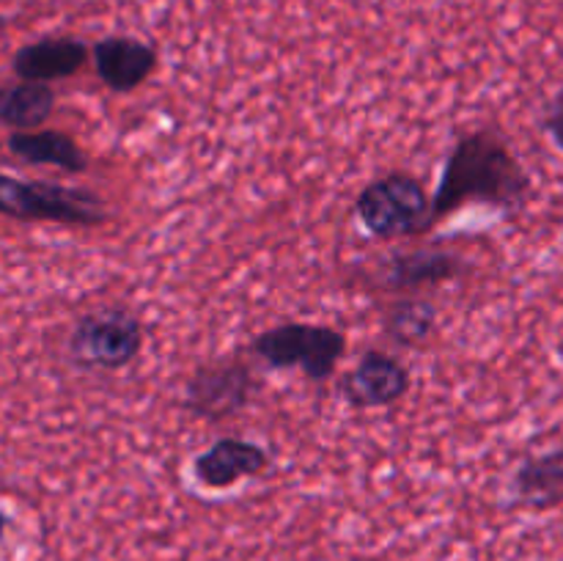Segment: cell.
Instances as JSON below:
<instances>
[{"mask_svg":"<svg viewBox=\"0 0 563 561\" xmlns=\"http://www.w3.org/2000/svg\"><path fill=\"white\" fill-rule=\"evenodd\" d=\"M533 196V179L511 143L493 127L467 132L445 154L443 174L432 196V220L451 218L471 204L517 215Z\"/></svg>","mask_w":563,"mask_h":561,"instance_id":"1","label":"cell"},{"mask_svg":"<svg viewBox=\"0 0 563 561\" xmlns=\"http://www.w3.org/2000/svg\"><path fill=\"white\" fill-rule=\"evenodd\" d=\"M355 215L363 229L377 240H405L434 229L432 196L423 182L407 170H390L368 182L357 193Z\"/></svg>","mask_w":563,"mask_h":561,"instance_id":"2","label":"cell"},{"mask_svg":"<svg viewBox=\"0 0 563 561\" xmlns=\"http://www.w3.org/2000/svg\"><path fill=\"white\" fill-rule=\"evenodd\" d=\"M251 352L269 369H297L311 383H324L346 355V336L330 324L284 322L262 330Z\"/></svg>","mask_w":563,"mask_h":561,"instance_id":"3","label":"cell"},{"mask_svg":"<svg viewBox=\"0 0 563 561\" xmlns=\"http://www.w3.org/2000/svg\"><path fill=\"white\" fill-rule=\"evenodd\" d=\"M0 215L91 229L108 220V207L93 190L0 174Z\"/></svg>","mask_w":563,"mask_h":561,"instance_id":"4","label":"cell"},{"mask_svg":"<svg viewBox=\"0 0 563 561\" xmlns=\"http://www.w3.org/2000/svg\"><path fill=\"white\" fill-rule=\"evenodd\" d=\"M143 341L146 333L141 317L124 306H108L77 319L66 341V352L80 369L119 372L141 355Z\"/></svg>","mask_w":563,"mask_h":561,"instance_id":"5","label":"cell"},{"mask_svg":"<svg viewBox=\"0 0 563 561\" xmlns=\"http://www.w3.org/2000/svg\"><path fill=\"white\" fill-rule=\"evenodd\" d=\"M262 388L251 363L240 355L214 358L192 369L181 407L201 421L218 424L240 416Z\"/></svg>","mask_w":563,"mask_h":561,"instance_id":"6","label":"cell"},{"mask_svg":"<svg viewBox=\"0 0 563 561\" xmlns=\"http://www.w3.org/2000/svg\"><path fill=\"white\" fill-rule=\"evenodd\" d=\"M412 377L399 358L383 350H366L361 361L341 377V396L352 410H379L405 399Z\"/></svg>","mask_w":563,"mask_h":561,"instance_id":"7","label":"cell"},{"mask_svg":"<svg viewBox=\"0 0 563 561\" xmlns=\"http://www.w3.org/2000/svg\"><path fill=\"white\" fill-rule=\"evenodd\" d=\"M465 273V256L445 248H416V251L390 253L379 262L377 280L388 292H418L443 286Z\"/></svg>","mask_w":563,"mask_h":561,"instance_id":"8","label":"cell"},{"mask_svg":"<svg viewBox=\"0 0 563 561\" xmlns=\"http://www.w3.org/2000/svg\"><path fill=\"white\" fill-rule=\"evenodd\" d=\"M91 55L99 80L113 94L137 91L159 66V53L154 44L124 33L99 38L91 47Z\"/></svg>","mask_w":563,"mask_h":561,"instance_id":"9","label":"cell"},{"mask_svg":"<svg viewBox=\"0 0 563 561\" xmlns=\"http://www.w3.org/2000/svg\"><path fill=\"white\" fill-rule=\"evenodd\" d=\"M273 460L264 446L245 438H218L192 460V476L207 490H231L245 479L269 471Z\"/></svg>","mask_w":563,"mask_h":561,"instance_id":"10","label":"cell"},{"mask_svg":"<svg viewBox=\"0 0 563 561\" xmlns=\"http://www.w3.org/2000/svg\"><path fill=\"white\" fill-rule=\"evenodd\" d=\"M563 504V446L528 454L509 479V506L550 512Z\"/></svg>","mask_w":563,"mask_h":561,"instance_id":"11","label":"cell"},{"mask_svg":"<svg viewBox=\"0 0 563 561\" xmlns=\"http://www.w3.org/2000/svg\"><path fill=\"white\" fill-rule=\"evenodd\" d=\"M91 47L77 36H44L38 42L22 44L14 53L11 69L20 80L55 82L77 75L86 66Z\"/></svg>","mask_w":563,"mask_h":561,"instance_id":"12","label":"cell"},{"mask_svg":"<svg viewBox=\"0 0 563 561\" xmlns=\"http://www.w3.org/2000/svg\"><path fill=\"white\" fill-rule=\"evenodd\" d=\"M9 152L27 165H55V168L66 170V174L88 170V157L80 148V143L58 130L11 132Z\"/></svg>","mask_w":563,"mask_h":561,"instance_id":"13","label":"cell"},{"mask_svg":"<svg viewBox=\"0 0 563 561\" xmlns=\"http://www.w3.org/2000/svg\"><path fill=\"white\" fill-rule=\"evenodd\" d=\"M55 91L47 82H3L0 86V124L14 132H33L53 116Z\"/></svg>","mask_w":563,"mask_h":561,"instance_id":"14","label":"cell"},{"mask_svg":"<svg viewBox=\"0 0 563 561\" xmlns=\"http://www.w3.org/2000/svg\"><path fill=\"white\" fill-rule=\"evenodd\" d=\"M440 311L427 297H401L388 302L383 314V330L399 346H421L438 330Z\"/></svg>","mask_w":563,"mask_h":561,"instance_id":"15","label":"cell"},{"mask_svg":"<svg viewBox=\"0 0 563 561\" xmlns=\"http://www.w3.org/2000/svg\"><path fill=\"white\" fill-rule=\"evenodd\" d=\"M542 124H544V132L550 135V141H553L563 152V88L555 91V97L550 99L548 108H544Z\"/></svg>","mask_w":563,"mask_h":561,"instance_id":"16","label":"cell"},{"mask_svg":"<svg viewBox=\"0 0 563 561\" xmlns=\"http://www.w3.org/2000/svg\"><path fill=\"white\" fill-rule=\"evenodd\" d=\"M9 515H5L3 509H0V542H3V537H5V531H9Z\"/></svg>","mask_w":563,"mask_h":561,"instance_id":"17","label":"cell"},{"mask_svg":"<svg viewBox=\"0 0 563 561\" xmlns=\"http://www.w3.org/2000/svg\"><path fill=\"white\" fill-rule=\"evenodd\" d=\"M5 28H9V20H5V16H3V14H0V38H3Z\"/></svg>","mask_w":563,"mask_h":561,"instance_id":"18","label":"cell"}]
</instances>
